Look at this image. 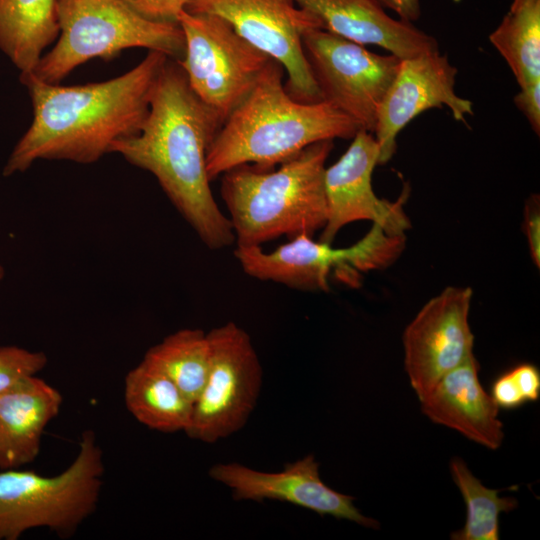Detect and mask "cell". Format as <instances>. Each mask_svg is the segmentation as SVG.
<instances>
[{
  "label": "cell",
  "mask_w": 540,
  "mask_h": 540,
  "mask_svg": "<svg viewBox=\"0 0 540 540\" xmlns=\"http://www.w3.org/2000/svg\"><path fill=\"white\" fill-rule=\"evenodd\" d=\"M158 51L113 79L62 86L21 73L33 105L30 127L12 150L4 176L24 172L38 160L98 161L117 140L139 133L158 76L168 60Z\"/></svg>",
  "instance_id": "cell-1"
},
{
  "label": "cell",
  "mask_w": 540,
  "mask_h": 540,
  "mask_svg": "<svg viewBox=\"0 0 540 540\" xmlns=\"http://www.w3.org/2000/svg\"><path fill=\"white\" fill-rule=\"evenodd\" d=\"M221 122L192 91L178 61L168 58L153 88L138 134L117 140L110 153L152 173L186 222L210 249L235 241L218 207L206 169L208 148Z\"/></svg>",
  "instance_id": "cell-2"
},
{
  "label": "cell",
  "mask_w": 540,
  "mask_h": 540,
  "mask_svg": "<svg viewBox=\"0 0 540 540\" xmlns=\"http://www.w3.org/2000/svg\"><path fill=\"white\" fill-rule=\"evenodd\" d=\"M283 74V66L270 58L252 90L221 125L206 156L210 181L242 164L273 168L313 143L352 139L361 130L327 101L293 99Z\"/></svg>",
  "instance_id": "cell-3"
},
{
  "label": "cell",
  "mask_w": 540,
  "mask_h": 540,
  "mask_svg": "<svg viewBox=\"0 0 540 540\" xmlns=\"http://www.w3.org/2000/svg\"><path fill=\"white\" fill-rule=\"evenodd\" d=\"M333 140L313 143L278 169L242 164L222 174L220 194L237 246H260L322 230L327 220L326 161Z\"/></svg>",
  "instance_id": "cell-4"
},
{
  "label": "cell",
  "mask_w": 540,
  "mask_h": 540,
  "mask_svg": "<svg viewBox=\"0 0 540 540\" xmlns=\"http://www.w3.org/2000/svg\"><path fill=\"white\" fill-rule=\"evenodd\" d=\"M59 39L32 73L58 84L93 58L110 60L134 47L158 51L180 61L185 39L179 24L148 21L119 0H57Z\"/></svg>",
  "instance_id": "cell-5"
},
{
  "label": "cell",
  "mask_w": 540,
  "mask_h": 540,
  "mask_svg": "<svg viewBox=\"0 0 540 540\" xmlns=\"http://www.w3.org/2000/svg\"><path fill=\"white\" fill-rule=\"evenodd\" d=\"M103 456L93 431L82 433L79 452L62 473L47 477L32 470L0 471V540L46 527L71 536L98 503Z\"/></svg>",
  "instance_id": "cell-6"
},
{
  "label": "cell",
  "mask_w": 540,
  "mask_h": 540,
  "mask_svg": "<svg viewBox=\"0 0 540 540\" xmlns=\"http://www.w3.org/2000/svg\"><path fill=\"white\" fill-rule=\"evenodd\" d=\"M405 244V234L389 233L380 224L372 223L363 238L345 248H334L300 234L271 252L260 246H237L234 255L243 271L253 278L300 290L328 291L331 272L342 273L351 283L354 275L392 265Z\"/></svg>",
  "instance_id": "cell-7"
},
{
  "label": "cell",
  "mask_w": 540,
  "mask_h": 540,
  "mask_svg": "<svg viewBox=\"0 0 540 540\" xmlns=\"http://www.w3.org/2000/svg\"><path fill=\"white\" fill-rule=\"evenodd\" d=\"M179 25L185 54L178 63L192 91L223 124L252 90L271 57L217 16L183 11Z\"/></svg>",
  "instance_id": "cell-8"
},
{
  "label": "cell",
  "mask_w": 540,
  "mask_h": 540,
  "mask_svg": "<svg viewBox=\"0 0 540 540\" xmlns=\"http://www.w3.org/2000/svg\"><path fill=\"white\" fill-rule=\"evenodd\" d=\"M207 336L210 369L185 433L214 443L246 424L260 394L263 371L250 336L234 322L213 328Z\"/></svg>",
  "instance_id": "cell-9"
},
{
  "label": "cell",
  "mask_w": 540,
  "mask_h": 540,
  "mask_svg": "<svg viewBox=\"0 0 540 540\" xmlns=\"http://www.w3.org/2000/svg\"><path fill=\"white\" fill-rule=\"evenodd\" d=\"M302 46L323 101L373 133L378 108L401 59L373 53L322 28L304 32Z\"/></svg>",
  "instance_id": "cell-10"
},
{
  "label": "cell",
  "mask_w": 540,
  "mask_h": 540,
  "mask_svg": "<svg viewBox=\"0 0 540 540\" xmlns=\"http://www.w3.org/2000/svg\"><path fill=\"white\" fill-rule=\"evenodd\" d=\"M185 11L226 21L242 38L279 62L285 89L304 103L323 101L304 54L302 36L319 22L295 0H189Z\"/></svg>",
  "instance_id": "cell-11"
},
{
  "label": "cell",
  "mask_w": 540,
  "mask_h": 540,
  "mask_svg": "<svg viewBox=\"0 0 540 540\" xmlns=\"http://www.w3.org/2000/svg\"><path fill=\"white\" fill-rule=\"evenodd\" d=\"M470 287H446L430 299L403 332L404 367L419 400L471 355Z\"/></svg>",
  "instance_id": "cell-12"
},
{
  "label": "cell",
  "mask_w": 540,
  "mask_h": 540,
  "mask_svg": "<svg viewBox=\"0 0 540 540\" xmlns=\"http://www.w3.org/2000/svg\"><path fill=\"white\" fill-rule=\"evenodd\" d=\"M379 153L373 133L359 130L346 152L325 169L327 220L319 241L331 244L344 226L361 220L378 223L393 234H405L410 228L403 209L409 194L407 187L393 202L374 193L372 173L379 165Z\"/></svg>",
  "instance_id": "cell-13"
},
{
  "label": "cell",
  "mask_w": 540,
  "mask_h": 540,
  "mask_svg": "<svg viewBox=\"0 0 540 540\" xmlns=\"http://www.w3.org/2000/svg\"><path fill=\"white\" fill-rule=\"evenodd\" d=\"M456 76L457 68L439 50L401 59L377 112L373 135L380 150L378 164L393 157L399 132L426 110L446 106L455 120L466 123L473 103L455 92Z\"/></svg>",
  "instance_id": "cell-14"
},
{
  "label": "cell",
  "mask_w": 540,
  "mask_h": 540,
  "mask_svg": "<svg viewBox=\"0 0 540 540\" xmlns=\"http://www.w3.org/2000/svg\"><path fill=\"white\" fill-rule=\"evenodd\" d=\"M210 477L233 491L236 500H277L315 512L378 529L376 519L363 515L354 497L327 486L320 477L313 455L287 463L280 472H263L239 463H220L209 470Z\"/></svg>",
  "instance_id": "cell-15"
},
{
  "label": "cell",
  "mask_w": 540,
  "mask_h": 540,
  "mask_svg": "<svg viewBox=\"0 0 540 540\" xmlns=\"http://www.w3.org/2000/svg\"><path fill=\"white\" fill-rule=\"evenodd\" d=\"M320 27L363 46L376 45L400 59L438 51L437 40L411 22L394 19L376 0H295Z\"/></svg>",
  "instance_id": "cell-16"
},
{
  "label": "cell",
  "mask_w": 540,
  "mask_h": 540,
  "mask_svg": "<svg viewBox=\"0 0 540 540\" xmlns=\"http://www.w3.org/2000/svg\"><path fill=\"white\" fill-rule=\"evenodd\" d=\"M474 354L449 371L421 402L432 422L453 429L485 448L496 450L504 439L499 408L483 388Z\"/></svg>",
  "instance_id": "cell-17"
},
{
  "label": "cell",
  "mask_w": 540,
  "mask_h": 540,
  "mask_svg": "<svg viewBox=\"0 0 540 540\" xmlns=\"http://www.w3.org/2000/svg\"><path fill=\"white\" fill-rule=\"evenodd\" d=\"M61 404V393L36 375L0 394V470L37 458L43 432Z\"/></svg>",
  "instance_id": "cell-18"
},
{
  "label": "cell",
  "mask_w": 540,
  "mask_h": 540,
  "mask_svg": "<svg viewBox=\"0 0 540 540\" xmlns=\"http://www.w3.org/2000/svg\"><path fill=\"white\" fill-rule=\"evenodd\" d=\"M124 399L143 425L162 433L186 431L193 403L157 365L146 358L125 377Z\"/></svg>",
  "instance_id": "cell-19"
},
{
  "label": "cell",
  "mask_w": 540,
  "mask_h": 540,
  "mask_svg": "<svg viewBox=\"0 0 540 540\" xmlns=\"http://www.w3.org/2000/svg\"><path fill=\"white\" fill-rule=\"evenodd\" d=\"M59 32L57 0H0V50L21 73L35 69Z\"/></svg>",
  "instance_id": "cell-20"
},
{
  "label": "cell",
  "mask_w": 540,
  "mask_h": 540,
  "mask_svg": "<svg viewBox=\"0 0 540 540\" xmlns=\"http://www.w3.org/2000/svg\"><path fill=\"white\" fill-rule=\"evenodd\" d=\"M489 41L520 88L540 81V0H512Z\"/></svg>",
  "instance_id": "cell-21"
},
{
  "label": "cell",
  "mask_w": 540,
  "mask_h": 540,
  "mask_svg": "<svg viewBox=\"0 0 540 540\" xmlns=\"http://www.w3.org/2000/svg\"><path fill=\"white\" fill-rule=\"evenodd\" d=\"M144 358L157 365L194 404L210 369L211 349L201 329H181L151 347Z\"/></svg>",
  "instance_id": "cell-22"
},
{
  "label": "cell",
  "mask_w": 540,
  "mask_h": 540,
  "mask_svg": "<svg viewBox=\"0 0 540 540\" xmlns=\"http://www.w3.org/2000/svg\"><path fill=\"white\" fill-rule=\"evenodd\" d=\"M452 479L466 505L464 526L451 533L453 540H498L499 515L518 508L514 497H499L501 490L484 486L459 457L450 460Z\"/></svg>",
  "instance_id": "cell-23"
},
{
  "label": "cell",
  "mask_w": 540,
  "mask_h": 540,
  "mask_svg": "<svg viewBox=\"0 0 540 540\" xmlns=\"http://www.w3.org/2000/svg\"><path fill=\"white\" fill-rule=\"evenodd\" d=\"M42 351H30L18 346L0 347V394L26 377L36 375L47 364Z\"/></svg>",
  "instance_id": "cell-24"
},
{
  "label": "cell",
  "mask_w": 540,
  "mask_h": 540,
  "mask_svg": "<svg viewBox=\"0 0 540 540\" xmlns=\"http://www.w3.org/2000/svg\"><path fill=\"white\" fill-rule=\"evenodd\" d=\"M142 18L156 23L179 24L189 0H119Z\"/></svg>",
  "instance_id": "cell-25"
},
{
  "label": "cell",
  "mask_w": 540,
  "mask_h": 540,
  "mask_svg": "<svg viewBox=\"0 0 540 540\" xmlns=\"http://www.w3.org/2000/svg\"><path fill=\"white\" fill-rule=\"evenodd\" d=\"M490 396L499 409L513 410L527 403L511 369L494 379Z\"/></svg>",
  "instance_id": "cell-26"
},
{
  "label": "cell",
  "mask_w": 540,
  "mask_h": 540,
  "mask_svg": "<svg viewBox=\"0 0 540 540\" xmlns=\"http://www.w3.org/2000/svg\"><path fill=\"white\" fill-rule=\"evenodd\" d=\"M524 230L526 233L531 258L540 265V204L539 196L532 195L525 205Z\"/></svg>",
  "instance_id": "cell-27"
},
{
  "label": "cell",
  "mask_w": 540,
  "mask_h": 540,
  "mask_svg": "<svg viewBox=\"0 0 540 540\" xmlns=\"http://www.w3.org/2000/svg\"><path fill=\"white\" fill-rule=\"evenodd\" d=\"M516 107L528 120L533 131L540 134V81L521 87L514 97Z\"/></svg>",
  "instance_id": "cell-28"
},
{
  "label": "cell",
  "mask_w": 540,
  "mask_h": 540,
  "mask_svg": "<svg viewBox=\"0 0 540 540\" xmlns=\"http://www.w3.org/2000/svg\"><path fill=\"white\" fill-rule=\"evenodd\" d=\"M526 402H535L540 397V372L531 363H521L511 368Z\"/></svg>",
  "instance_id": "cell-29"
},
{
  "label": "cell",
  "mask_w": 540,
  "mask_h": 540,
  "mask_svg": "<svg viewBox=\"0 0 540 540\" xmlns=\"http://www.w3.org/2000/svg\"><path fill=\"white\" fill-rule=\"evenodd\" d=\"M383 8L396 13L399 19L411 22L418 20L421 15L420 0H376Z\"/></svg>",
  "instance_id": "cell-30"
},
{
  "label": "cell",
  "mask_w": 540,
  "mask_h": 540,
  "mask_svg": "<svg viewBox=\"0 0 540 540\" xmlns=\"http://www.w3.org/2000/svg\"><path fill=\"white\" fill-rule=\"evenodd\" d=\"M5 277V270L4 267L0 264V287Z\"/></svg>",
  "instance_id": "cell-31"
}]
</instances>
